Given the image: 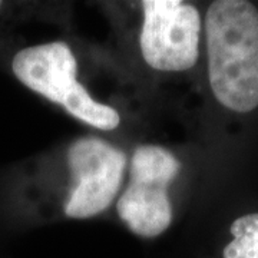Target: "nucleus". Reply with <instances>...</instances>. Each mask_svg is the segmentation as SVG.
Returning a JSON list of instances; mask_svg holds the SVG:
<instances>
[{
  "label": "nucleus",
  "instance_id": "nucleus-1",
  "mask_svg": "<svg viewBox=\"0 0 258 258\" xmlns=\"http://www.w3.org/2000/svg\"><path fill=\"white\" fill-rule=\"evenodd\" d=\"M208 79L215 99L238 113L258 106V10L245 0H217L205 15Z\"/></svg>",
  "mask_w": 258,
  "mask_h": 258
},
{
  "label": "nucleus",
  "instance_id": "nucleus-2",
  "mask_svg": "<svg viewBox=\"0 0 258 258\" xmlns=\"http://www.w3.org/2000/svg\"><path fill=\"white\" fill-rule=\"evenodd\" d=\"M78 63L64 42L23 47L12 59V72L32 92L62 106L68 113L101 131L119 126L120 116L112 106L95 101L76 81Z\"/></svg>",
  "mask_w": 258,
  "mask_h": 258
},
{
  "label": "nucleus",
  "instance_id": "nucleus-3",
  "mask_svg": "<svg viewBox=\"0 0 258 258\" xmlns=\"http://www.w3.org/2000/svg\"><path fill=\"white\" fill-rule=\"evenodd\" d=\"M179 171L181 162L165 148H137L131 165V182L116 204L119 218L134 234L155 238L171 225L172 205L168 186Z\"/></svg>",
  "mask_w": 258,
  "mask_h": 258
},
{
  "label": "nucleus",
  "instance_id": "nucleus-4",
  "mask_svg": "<svg viewBox=\"0 0 258 258\" xmlns=\"http://www.w3.org/2000/svg\"><path fill=\"white\" fill-rule=\"evenodd\" d=\"M141 52L151 68L161 72H184L200 56L201 16L181 0L142 2Z\"/></svg>",
  "mask_w": 258,
  "mask_h": 258
},
{
  "label": "nucleus",
  "instance_id": "nucleus-5",
  "mask_svg": "<svg viewBox=\"0 0 258 258\" xmlns=\"http://www.w3.org/2000/svg\"><path fill=\"white\" fill-rule=\"evenodd\" d=\"M68 165L74 176L64 214L85 220L103 212L119 191L126 165L125 154L101 138H81L68 149Z\"/></svg>",
  "mask_w": 258,
  "mask_h": 258
},
{
  "label": "nucleus",
  "instance_id": "nucleus-6",
  "mask_svg": "<svg viewBox=\"0 0 258 258\" xmlns=\"http://www.w3.org/2000/svg\"><path fill=\"white\" fill-rule=\"evenodd\" d=\"M232 240L224 247V258H258V212L247 214L231 224Z\"/></svg>",
  "mask_w": 258,
  "mask_h": 258
},
{
  "label": "nucleus",
  "instance_id": "nucleus-7",
  "mask_svg": "<svg viewBox=\"0 0 258 258\" xmlns=\"http://www.w3.org/2000/svg\"><path fill=\"white\" fill-rule=\"evenodd\" d=\"M2 5H3V3H2V2H0V8H2Z\"/></svg>",
  "mask_w": 258,
  "mask_h": 258
}]
</instances>
